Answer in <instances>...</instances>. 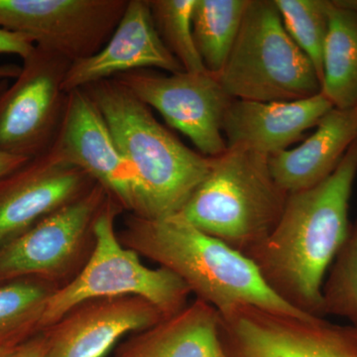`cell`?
<instances>
[{
    "label": "cell",
    "mask_w": 357,
    "mask_h": 357,
    "mask_svg": "<svg viewBox=\"0 0 357 357\" xmlns=\"http://www.w3.org/2000/svg\"><path fill=\"white\" fill-rule=\"evenodd\" d=\"M357 175V139L332 175L288 196L275 229L246 253L268 287L303 314L325 317L323 286L349 231Z\"/></svg>",
    "instance_id": "cell-1"
},
{
    "label": "cell",
    "mask_w": 357,
    "mask_h": 357,
    "mask_svg": "<svg viewBox=\"0 0 357 357\" xmlns=\"http://www.w3.org/2000/svg\"><path fill=\"white\" fill-rule=\"evenodd\" d=\"M100 109L122 156L137 178L132 215L176 217L206 177L213 158L185 146L150 107L114 79L83 88Z\"/></svg>",
    "instance_id": "cell-2"
},
{
    "label": "cell",
    "mask_w": 357,
    "mask_h": 357,
    "mask_svg": "<svg viewBox=\"0 0 357 357\" xmlns=\"http://www.w3.org/2000/svg\"><path fill=\"white\" fill-rule=\"evenodd\" d=\"M117 236L126 248L177 275L218 312L255 306L307 316L268 287L248 256L183 218L147 220L130 213Z\"/></svg>",
    "instance_id": "cell-3"
},
{
    "label": "cell",
    "mask_w": 357,
    "mask_h": 357,
    "mask_svg": "<svg viewBox=\"0 0 357 357\" xmlns=\"http://www.w3.org/2000/svg\"><path fill=\"white\" fill-rule=\"evenodd\" d=\"M289 195L275 182L268 157L227 148L176 217L244 255L275 229Z\"/></svg>",
    "instance_id": "cell-4"
},
{
    "label": "cell",
    "mask_w": 357,
    "mask_h": 357,
    "mask_svg": "<svg viewBox=\"0 0 357 357\" xmlns=\"http://www.w3.org/2000/svg\"><path fill=\"white\" fill-rule=\"evenodd\" d=\"M213 76L236 100L293 102L321 91L318 73L286 31L274 0H249L236 43Z\"/></svg>",
    "instance_id": "cell-5"
},
{
    "label": "cell",
    "mask_w": 357,
    "mask_h": 357,
    "mask_svg": "<svg viewBox=\"0 0 357 357\" xmlns=\"http://www.w3.org/2000/svg\"><path fill=\"white\" fill-rule=\"evenodd\" d=\"M122 211L121 204L109 197L96 220L95 249L81 273L51 296L43 330L73 307L93 298L137 296L149 301L165 317L189 304L191 290L182 279L166 268L144 266L139 255L122 245L114 229L115 218Z\"/></svg>",
    "instance_id": "cell-6"
},
{
    "label": "cell",
    "mask_w": 357,
    "mask_h": 357,
    "mask_svg": "<svg viewBox=\"0 0 357 357\" xmlns=\"http://www.w3.org/2000/svg\"><path fill=\"white\" fill-rule=\"evenodd\" d=\"M109 197L96 183L81 198L0 246V284L35 278L61 289L70 283L95 249L96 220Z\"/></svg>",
    "instance_id": "cell-7"
},
{
    "label": "cell",
    "mask_w": 357,
    "mask_h": 357,
    "mask_svg": "<svg viewBox=\"0 0 357 357\" xmlns=\"http://www.w3.org/2000/svg\"><path fill=\"white\" fill-rule=\"evenodd\" d=\"M220 314L223 357H357V330L255 306Z\"/></svg>",
    "instance_id": "cell-8"
},
{
    "label": "cell",
    "mask_w": 357,
    "mask_h": 357,
    "mask_svg": "<svg viewBox=\"0 0 357 357\" xmlns=\"http://www.w3.org/2000/svg\"><path fill=\"white\" fill-rule=\"evenodd\" d=\"M72 63L35 47L20 76L0 95V151L33 158L53 142L64 114L62 84Z\"/></svg>",
    "instance_id": "cell-9"
},
{
    "label": "cell",
    "mask_w": 357,
    "mask_h": 357,
    "mask_svg": "<svg viewBox=\"0 0 357 357\" xmlns=\"http://www.w3.org/2000/svg\"><path fill=\"white\" fill-rule=\"evenodd\" d=\"M128 0H0V28L29 37L70 63L107 43Z\"/></svg>",
    "instance_id": "cell-10"
},
{
    "label": "cell",
    "mask_w": 357,
    "mask_h": 357,
    "mask_svg": "<svg viewBox=\"0 0 357 357\" xmlns=\"http://www.w3.org/2000/svg\"><path fill=\"white\" fill-rule=\"evenodd\" d=\"M114 79L156 109L171 128L184 133L204 156L215 158L227 151L222 126L234 98L211 73L164 75L142 69Z\"/></svg>",
    "instance_id": "cell-11"
},
{
    "label": "cell",
    "mask_w": 357,
    "mask_h": 357,
    "mask_svg": "<svg viewBox=\"0 0 357 357\" xmlns=\"http://www.w3.org/2000/svg\"><path fill=\"white\" fill-rule=\"evenodd\" d=\"M95 184L54 138L41 154L0 178V246L81 198Z\"/></svg>",
    "instance_id": "cell-12"
},
{
    "label": "cell",
    "mask_w": 357,
    "mask_h": 357,
    "mask_svg": "<svg viewBox=\"0 0 357 357\" xmlns=\"http://www.w3.org/2000/svg\"><path fill=\"white\" fill-rule=\"evenodd\" d=\"M165 318L158 307L137 296L86 300L42 331L45 357H105L124 335Z\"/></svg>",
    "instance_id": "cell-13"
},
{
    "label": "cell",
    "mask_w": 357,
    "mask_h": 357,
    "mask_svg": "<svg viewBox=\"0 0 357 357\" xmlns=\"http://www.w3.org/2000/svg\"><path fill=\"white\" fill-rule=\"evenodd\" d=\"M55 139L75 165L102 185L123 211L133 213L135 171L122 156L100 109L84 89L67 93Z\"/></svg>",
    "instance_id": "cell-14"
},
{
    "label": "cell",
    "mask_w": 357,
    "mask_h": 357,
    "mask_svg": "<svg viewBox=\"0 0 357 357\" xmlns=\"http://www.w3.org/2000/svg\"><path fill=\"white\" fill-rule=\"evenodd\" d=\"M158 68L169 74L184 72L160 38L148 0H128L107 43L91 57L70 65L62 88L66 93L131 70Z\"/></svg>",
    "instance_id": "cell-15"
},
{
    "label": "cell",
    "mask_w": 357,
    "mask_h": 357,
    "mask_svg": "<svg viewBox=\"0 0 357 357\" xmlns=\"http://www.w3.org/2000/svg\"><path fill=\"white\" fill-rule=\"evenodd\" d=\"M333 109L332 102L321 91L293 102L234 98L223 116V137L227 148H241L269 157L288 149Z\"/></svg>",
    "instance_id": "cell-16"
},
{
    "label": "cell",
    "mask_w": 357,
    "mask_h": 357,
    "mask_svg": "<svg viewBox=\"0 0 357 357\" xmlns=\"http://www.w3.org/2000/svg\"><path fill=\"white\" fill-rule=\"evenodd\" d=\"M356 139L357 107H333L300 146L268 157L270 172L288 195L305 191L332 175Z\"/></svg>",
    "instance_id": "cell-17"
},
{
    "label": "cell",
    "mask_w": 357,
    "mask_h": 357,
    "mask_svg": "<svg viewBox=\"0 0 357 357\" xmlns=\"http://www.w3.org/2000/svg\"><path fill=\"white\" fill-rule=\"evenodd\" d=\"M115 357H223L220 314L196 298L180 312L128 338Z\"/></svg>",
    "instance_id": "cell-18"
},
{
    "label": "cell",
    "mask_w": 357,
    "mask_h": 357,
    "mask_svg": "<svg viewBox=\"0 0 357 357\" xmlns=\"http://www.w3.org/2000/svg\"><path fill=\"white\" fill-rule=\"evenodd\" d=\"M321 93L335 109L357 107V13L330 0Z\"/></svg>",
    "instance_id": "cell-19"
},
{
    "label": "cell",
    "mask_w": 357,
    "mask_h": 357,
    "mask_svg": "<svg viewBox=\"0 0 357 357\" xmlns=\"http://www.w3.org/2000/svg\"><path fill=\"white\" fill-rule=\"evenodd\" d=\"M57 290L35 278L0 284V349L20 347L43 331L47 304Z\"/></svg>",
    "instance_id": "cell-20"
},
{
    "label": "cell",
    "mask_w": 357,
    "mask_h": 357,
    "mask_svg": "<svg viewBox=\"0 0 357 357\" xmlns=\"http://www.w3.org/2000/svg\"><path fill=\"white\" fill-rule=\"evenodd\" d=\"M249 0H196L192 37L204 68L218 75L229 58L241 30Z\"/></svg>",
    "instance_id": "cell-21"
},
{
    "label": "cell",
    "mask_w": 357,
    "mask_h": 357,
    "mask_svg": "<svg viewBox=\"0 0 357 357\" xmlns=\"http://www.w3.org/2000/svg\"><path fill=\"white\" fill-rule=\"evenodd\" d=\"M274 3L286 31L311 60L321 84L330 0H274Z\"/></svg>",
    "instance_id": "cell-22"
},
{
    "label": "cell",
    "mask_w": 357,
    "mask_h": 357,
    "mask_svg": "<svg viewBox=\"0 0 357 357\" xmlns=\"http://www.w3.org/2000/svg\"><path fill=\"white\" fill-rule=\"evenodd\" d=\"M160 38L185 72L206 73L192 37L196 0H148Z\"/></svg>",
    "instance_id": "cell-23"
},
{
    "label": "cell",
    "mask_w": 357,
    "mask_h": 357,
    "mask_svg": "<svg viewBox=\"0 0 357 357\" xmlns=\"http://www.w3.org/2000/svg\"><path fill=\"white\" fill-rule=\"evenodd\" d=\"M323 312L347 319L357 330V222L324 283Z\"/></svg>",
    "instance_id": "cell-24"
},
{
    "label": "cell",
    "mask_w": 357,
    "mask_h": 357,
    "mask_svg": "<svg viewBox=\"0 0 357 357\" xmlns=\"http://www.w3.org/2000/svg\"><path fill=\"white\" fill-rule=\"evenodd\" d=\"M35 47L36 45L29 37L0 28V54H13L24 60L34 51Z\"/></svg>",
    "instance_id": "cell-25"
},
{
    "label": "cell",
    "mask_w": 357,
    "mask_h": 357,
    "mask_svg": "<svg viewBox=\"0 0 357 357\" xmlns=\"http://www.w3.org/2000/svg\"><path fill=\"white\" fill-rule=\"evenodd\" d=\"M45 351H46V342L41 332L36 337L21 345L14 357H45Z\"/></svg>",
    "instance_id": "cell-26"
},
{
    "label": "cell",
    "mask_w": 357,
    "mask_h": 357,
    "mask_svg": "<svg viewBox=\"0 0 357 357\" xmlns=\"http://www.w3.org/2000/svg\"><path fill=\"white\" fill-rule=\"evenodd\" d=\"M30 158L25 157L16 156V155L6 153V152L0 151V178L8 175L16 169L24 165L26 162Z\"/></svg>",
    "instance_id": "cell-27"
},
{
    "label": "cell",
    "mask_w": 357,
    "mask_h": 357,
    "mask_svg": "<svg viewBox=\"0 0 357 357\" xmlns=\"http://www.w3.org/2000/svg\"><path fill=\"white\" fill-rule=\"evenodd\" d=\"M21 66L16 64L0 65V79H15L20 76Z\"/></svg>",
    "instance_id": "cell-28"
},
{
    "label": "cell",
    "mask_w": 357,
    "mask_h": 357,
    "mask_svg": "<svg viewBox=\"0 0 357 357\" xmlns=\"http://www.w3.org/2000/svg\"><path fill=\"white\" fill-rule=\"evenodd\" d=\"M337 6L357 13V0H333Z\"/></svg>",
    "instance_id": "cell-29"
},
{
    "label": "cell",
    "mask_w": 357,
    "mask_h": 357,
    "mask_svg": "<svg viewBox=\"0 0 357 357\" xmlns=\"http://www.w3.org/2000/svg\"><path fill=\"white\" fill-rule=\"evenodd\" d=\"M20 347H14V349H0V357H14L17 354Z\"/></svg>",
    "instance_id": "cell-30"
},
{
    "label": "cell",
    "mask_w": 357,
    "mask_h": 357,
    "mask_svg": "<svg viewBox=\"0 0 357 357\" xmlns=\"http://www.w3.org/2000/svg\"><path fill=\"white\" fill-rule=\"evenodd\" d=\"M8 86V79H0V95L6 91Z\"/></svg>",
    "instance_id": "cell-31"
}]
</instances>
